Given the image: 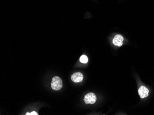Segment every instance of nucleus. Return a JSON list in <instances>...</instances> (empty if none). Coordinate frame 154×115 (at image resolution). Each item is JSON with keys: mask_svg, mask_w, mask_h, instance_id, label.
<instances>
[{"mask_svg": "<svg viewBox=\"0 0 154 115\" xmlns=\"http://www.w3.org/2000/svg\"><path fill=\"white\" fill-rule=\"evenodd\" d=\"M26 115H38V113L36 112H32L31 113H26Z\"/></svg>", "mask_w": 154, "mask_h": 115, "instance_id": "0eeeda50", "label": "nucleus"}, {"mask_svg": "<svg viewBox=\"0 0 154 115\" xmlns=\"http://www.w3.org/2000/svg\"><path fill=\"white\" fill-rule=\"evenodd\" d=\"M80 62L83 63H86L88 62V59L87 57L85 55H83L81 56L80 58Z\"/></svg>", "mask_w": 154, "mask_h": 115, "instance_id": "423d86ee", "label": "nucleus"}, {"mask_svg": "<svg viewBox=\"0 0 154 115\" xmlns=\"http://www.w3.org/2000/svg\"><path fill=\"white\" fill-rule=\"evenodd\" d=\"M84 102L86 104H93L97 101V97L93 93H89L85 95L84 99Z\"/></svg>", "mask_w": 154, "mask_h": 115, "instance_id": "f03ea898", "label": "nucleus"}, {"mask_svg": "<svg viewBox=\"0 0 154 115\" xmlns=\"http://www.w3.org/2000/svg\"><path fill=\"white\" fill-rule=\"evenodd\" d=\"M138 92L141 98H145L148 96L149 91L145 86H141L138 90Z\"/></svg>", "mask_w": 154, "mask_h": 115, "instance_id": "7ed1b4c3", "label": "nucleus"}, {"mask_svg": "<svg viewBox=\"0 0 154 115\" xmlns=\"http://www.w3.org/2000/svg\"><path fill=\"white\" fill-rule=\"evenodd\" d=\"M83 75L81 72H75L71 76V79L74 83H80L83 80Z\"/></svg>", "mask_w": 154, "mask_h": 115, "instance_id": "20e7f679", "label": "nucleus"}, {"mask_svg": "<svg viewBox=\"0 0 154 115\" xmlns=\"http://www.w3.org/2000/svg\"><path fill=\"white\" fill-rule=\"evenodd\" d=\"M51 86L52 88L54 90H59L62 87V80L60 77L55 76L52 78Z\"/></svg>", "mask_w": 154, "mask_h": 115, "instance_id": "f257e3e1", "label": "nucleus"}, {"mask_svg": "<svg viewBox=\"0 0 154 115\" xmlns=\"http://www.w3.org/2000/svg\"><path fill=\"white\" fill-rule=\"evenodd\" d=\"M123 40H124V38L122 35H117L114 36V38L113 40V43L116 46L122 47L123 45Z\"/></svg>", "mask_w": 154, "mask_h": 115, "instance_id": "39448f33", "label": "nucleus"}]
</instances>
